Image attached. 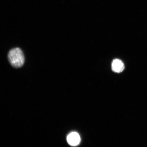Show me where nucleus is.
<instances>
[{
	"instance_id": "nucleus-3",
	"label": "nucleus",
	"mask_w": 147,
	"mask_h": 147,
	"mask_svg": "<svg viewBox=\"0 0 147 147\" xmlns=\"http://www.w3.org/2000/svg\"><path fill=\"white\" fill-rule=\"evenodd\" d=\"M124 65L120 60L115 59L113 60L112 63V69L115 73H119L123 71Z\"/></svg>"
},
{
	"instance_id": "nucleus-1",
	"label": "nucleus",
	"mask_w": 147,
	"mask_h": 147,
	"mask_svg": "<svg viewBox=\"0 0 147 147\" xmlns=\"http://www.w3.org/2000/svg\"><path fill=\"white\" fill-rule=\"evenodd\" d=\"M8 59L11 65L16 68L21 67L25 62V57L23 51L18 47L13 49L9 51Z\"/></svg>"
},
{
	"instance_id": "nucleus-2",
	"label": "nucleus",
	"mask_w": 147,
	"mask_h": 147,
	"mask_svg": "<svg viewBox=\"0 0 147 147\" xmlns=\"http://www.w3.org/2000/svg\"><path fill=\"white\" fill-rule=\"evenodd\" d=\"M68 143L72 146H76L80 144V135L76 132H73L70 133L67 137Z\"/></svg>"
}]
</instances>
